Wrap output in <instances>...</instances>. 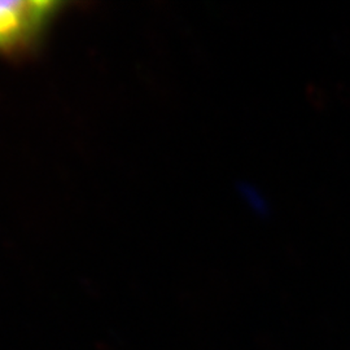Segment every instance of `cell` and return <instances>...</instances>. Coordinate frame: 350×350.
<instances>
[{"mask_svg": "<svg viewBox=\"0 0 350 350\" xmlns=\"http://www.w3.org/2000/svg\"><path fill=\"white\" fill-rule=\"evenodd\" d=\"M64 3L52 0L0 1V53H21L44 36Z\"/></svg>", "mask_w": 350, "mask_h": 350, "instance_id": "cell-1", "label": "cell"}]
</instances>
